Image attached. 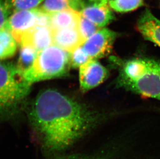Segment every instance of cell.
<instances>
[{"label": "cell", "mask_w": 160, "mask_h": 159, "mask_svg": "<svg viewBox=\"0 0 160 159\" xmlns=\"http://www.w3.org/2000/svg\"><path fill=\"white\" fill-rule=\"evenodd\" d=\"M98 113L57 90L40 92L29 113L41 150L51 157L65 153L95 128Z\"/></svg>", "instance_id": "obj_1"}, {"label": "cell", "mask_w": 160, "mask_h": 159, "mask_svg": "<svg viewBox=\"0 0 160 159\" xmlns=\"http://www.w3.org/2000/svg\"><path fill=\"white\" fill-rule=\"evenodd\" d=\"M112 60L118 68L119 87L160 100V62L146 58Z\"/></svg>", "instance_id": "obj_2"}, {"label": "cell", "mask_w": 160, "mask_h": 159, "mask_svg": "<svg viewBox=\"0 0 160 159\" xmlns=\"http://www.w3.org/2000/svg\"><path fill=\"white\" fill-rule=\"evenodd\" d=\"M70 66V52L52 45L38 52L32 66L23 72V75L32 84L67 75Z\"/></svg>", "instance_id": "obj_3"}, {"label": "cell", "mask_w": 160, "mask_h": 159, "mask_svg": "<svg viewBox=\"0 0 160 159\" xmlns=\"http://www.w3.org/2000/svg\"><path fill=\"white\" fill-rule=\"evenodd\" d=\"M31 85L17 65L0 62V114L15 108L29 94Z\"/></svg>", "instance_id": "obj_4"}, {"label": "cell", "mask_w": 160, "mask_h": 159, "mask_svg": "<svg viewBox=\"0 0 160 159\" xmlns=\"http://www.w3.org/2000/svg\"><path fill=\"white\" fill-rule=\"evenodd\" d=\"M36 26H49V15L42 12L39 7L15 12L2 26L11 32L19 44L22 35Z\"/></svg>", "instance_id": "obj_5"}, {"label": "cell", "mask_w": 160, "mask_h": 159, "mask_svg": "<svg viewBox=\"0 0 160 159\" xmlns=\"http://www.w3.org/2000/svg\"><path fill=\"white\" fill-rule=\"evenodd\" d=\"M117 36L116 32L103 27L85 41L82 46L90 59L98 60L110 54Z\"/></svg>", "instance_id": "obj_6"}, {"label": "cell", "mask_w": 160, "mask_h": 159, "mask_svg": "<svg viewBox=\"0 0 160 159\" xmlns=\"http://www.w3.org/2000/svg\"><path fill=\"white\" fill-rule=\"evenodd\" d=\"M108 75V70L98 60H90L79 67L80 89L89 91L102 84Z\"/></svg>", "instance_id": "obj_7"}, {"label": "cell", "mask_w": 160, "mask_h": 159, "mask_svg": "<svg viewBox=\"0 0 160 159\" xmlns=\"http://www.w3.org/2000/svg\"><path fill=\"white\" fill-rule=\"evenodd\" d=\"M19 45L33 48L38 52L53 45L52 30L48 26H36L22 35Z\"/></svg>", "instance_id": "obj_8"}, {"label": "cell", "mask_w": 160, "mask_h": 159, "mask_svg": "<svg viewBox=\"0 0 160 159\" xmlns=\"http://www.w3.org/2000/svg\"><path fill=\"white\" fill-rule=\"evenodd\" d=\"M136 27L146 40L160 47V20L149 9L146 8L141 14Z\"/></svg>", "instance_id": "obj_9"}, {"label": "cell", "mask_w": 160, "mask_h": 159, "mask_svg": "<svg viewBox=\"0 0 160 159\" xmlns=\"http://www.w3.org/2000/svg\"><path fill=\"white\" fill-rule=\"evenodd\" d=\"M52 32L53 45L68 52H71L85 42L79 27L52 30Z\"/></svg>", "instance_id": "obj_10"}, {"label": "cell", "mask_w": 160, "mask_h": 159, "mask_svg": "<svg viewBox=\"0 0 160 159\" xmlns=\"http://www.w3.org/2000/svg\"><path fill=\"white\" fill-rule=\"evenodd\" d=\"M80 14L100 28L105 27L115 19V15L108 4H92L85 6Z\"/></svg>", "instance_id": "obj_11"}, {"label": "cell", "mask_w": 160, "mask_h": 159, "mask_svg": "<svg viewBox=\"0 0 160 159\" xmlns=\"http://www.w3.org/2000/svg\"><path fill=\"white\" fill-rule=\"evenodd\" d=\"M80 18L79 11L64 9L49 15V26L52 30L79 27Z\"/></svg>", "instance_id": "obj_12"}, {"label": "cell", "mask_w": 160, "mask_h": 159, "mask_svg": "<svg viewBox=\"0 0 160 159\" xmlns=\"http://www.w3.org/2000/svg\"><path fill=\"white\" fill-rule=\"evenodd\" d=\"M42 3L39 8L48 15L68 8L78 11L79 8H83L82 0H44Z\"/></svg>", "instance_id": "obj_13"}, {"label": "cell", "mask_w": 160, "mask_h": 159, "mask_svg": "<svg viewBox=\"0 0 160 159\" xmlns=\"http://www.w3.org/2000/svg\"><path fill=\"white\" fill-rule=\"evenodd\" d=\"M17 44L11 32L2 26L0 28V60L12 57L17 50Z\"/></svg>", "instance_id": "obj_14"}, {"label": "cell", "mask_w": 160, "mask_h": 159, "mask_svg": "<svg viewBox=\"0 0 160 159\" xmlns=\"http://www.w3.org/2000/svg\"><path fill=\"white\" fill-rule=\"evenodd\" d=\"M44 0H5V5L9 15L20 11L37 8Z\"/></svg>", "instance_id": "obj_15"}, {"label": "cell", "mask_w": 160, "mask_h": 159, "mask_svg": "<svg viewBox=\"0 0 160 159\" xmlns=\"http://www.w3.org/2000/svg\"><path fill=\"white\" fill-rule=\"evenodd\" d=\"M38 52L33 48L21 46L17 66L23 72L29 69L33 64Z\"/></svg>", "instance_id": "obj_16"}, {"label": "cell", "mask_w": 160, "mask_h": 159, "mask_svg": "<svg viewBox=\"0 0 160 159\" xmlns=\"http://www.w3.org/2000/svg\"><path fill=\"white\" fill-rule=\"evenodd\" d=\"M143 0H108L111 9L118 12H127L134 11L142 6Z\"/></svg>", "instance_id": "obj_17"}, {"label": "cell", "mask_w": 160, "mask_h": 159, "mask_svg": "<svg viewBox=\"0 0 160 159\" xmlns=\"http://www.w3.org/2000/svg\"><path fill=\"white\" fill-rule=\"evenodd\" d=\"M70 64L74 68H79L82 65L91 60L82 46L70 52Z\"/></svg>", "instance_id": "obj_18"}, {"label": "cell", "mask_w": 160, "mask_h": 159, "mask_svg": "<svg viewBox=\"0 0 160 159\" xmlns=\"http://www.w3.org/2000/svg\"><path fill=\"white\" fill-rule=\"evenodd\" d=\"M79 29L84 41H86L90 37L100 29L95 24L80 14V20L79 23Z\"/></svg>", "instance_id": "obj_19"}, {"label": "cell", "mask_w": 160, "mask_h": 159, "mask_svg": "<svg viewBox=\"0 0 160 159\" xmlns=\"http://www.w3.org/2000/svg\"><path fill=\"white\" fill-rule=\"evenodd\" d=\"M50 159H104L100 156L95 155H82V154H72V155H58L57 156L52 157Z\"/></svg>", "instance_id": "obj_20"}, {"label": "cell", "mask_w": 160, "mask_h": 159, "mask_svg": "<svg viewBox=\"0 0 160 159\" xmlns=\"http://www.w3.org/2000/svg\"><path fill=\"white\" fill-rule=\"evenodd\" d=\"M9 16L10 15L5 5L4 1L0 0V28L4 25Z\"/></svg>", "instance_id": "obj_21"}, {"label": "cell", "mask_w": 160, "mask_h": 159, "mask_svg": "<svg viewBox=\"0 0 160 159\" xmlns=\"http://www.w3.org/2000/svg\"><path fill=\"white\" fill-rule=\"evenodd\" d=\"M93 4H108V0H89Z\"/></svg>", "instance_id": "obj_22"}]
</instances>
